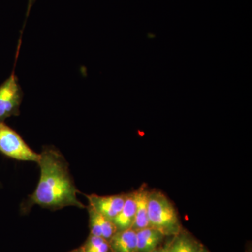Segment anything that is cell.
Listing matches in <instances>:
<instances>
[{
	"mask_svg": "<svg viewBox=\"0 0 252 252\" xmlns=\"http://www.w3.org/2000/svg\"><path fill=\"white\" fill-rule=\"evenodd\" d=\"M40 177L34 191L21 206L23 214L28 213L34 205L57 210L74 206L85 208L77 198L79 190L74 185L65 158L59 151L45 147L38 162Z\"/></svg>",
	"mask_w": 252,
	"mask_h": 252,
	"instance_id": "1",
	"label": "cell"
},
{
	"mask_svg": "<svg viewBox=\"0 0 252 252\" xmlns=\"http://www.w3.org/2000/svg\"><path fill=\"white\" fill-rule=\"evenodd\" d=\"M148 217L149 226L165 236H174L182 229L177 209L161 190H149Z\"/></svg>",
	"mask_w": 252,
	"mask_h": 252,
	"instance_id": "2",
	"label": "cell"
},
{
	"mask_svg": "<svg viewBox=\"0 0 252 252\" xmlns=\"http://www.w3.org/2000/svg\"><path fill=\"white\" fill-rule=\"evenodd\" d=\"M0 153L21 161L38 163L40 159V154L33 151L21 135L4 122H0Z\"/></svg>",
	"mask_w": 252,
	"mask_h": 252,
	"instance_id": "3",
	"label": "cell"
},
{
	"mask_svg": "<svg viewBox=\"0 0 252 252\" xmlns=\"http://www.w3.org/2000/svg\"><path fill=\"white\" fill-rule=\"evenodd\" d=\"M23 97L22 89L14 72L0 85V122L20 114Z\"/></svg>",
	"mask_w": 252,
	"mask_h": 252,
	"instance_id": "4",
	"label": "cell"
},
{
	"mask_svg": "<svg viewBox=\"0 0 252 252\" xmlns=\"http://www.w3.org/2000/svg\"><path fill=\"white\" fill-rule=\"evenodd\" d=\"M89 205L100 215L108 219L114 220L122 210L125 202L126 193L112 195H98L96 194L86 195Z\"/></svg>",
	"mask_w": 252,
	"mask_h": 252,
	"instance_id": "5",
	"label": "cell"
},
{
	"mask_svg": "<svg viewBox=\"0 0 252 252\" xmlns=\"http://www.w3.org/2000/svg\"><path fill=\"white\" fill-rule=\"evenodd\" d=\"M89 215V228L90 234L102 237L109 240L117 231L112 220L102 216L91 205L86 207Z\"/></svg>",
	"mask_w": 252,
	"mask_h": 252,
	"instance_id": "6",
	"label": "cell"
},
{
	"mask_svg": "<svg viewBox=\"0 0 252 252\" xmlns=\"http://www.w3.org/2000/svg\"><path fill=\"white\" fill-rule=\"evenodd\" d=\"M149 189L142 185L135 190L136 198L135 218L131 229L137 231L149 227L148 217Z\"/></svg>",
	"mask_w": 252,
	"mask_h": 252,
	"instance_id": "7",
	"label": "cell"
},
{
	"mask_svg": "<svg viewBox=\"0 0 252 252\" xmlns=\"http://www.w3.org/2000/svg\"><path fill=\"white\" fill-rule=\"evenodd\" d=\"M136 212L135 191L126 193L125 202L121 211L113 220L117 231L130 229L134 223Z\"/></svg>",
	"mask_w": 252,
	"mask_h": 252,
	"instance_id": "8",
	"label": "cell"
},
{
	"mask_svg": "<svg viewBox=\"0 0 252 252\" xmlns=\"http://www.w3.org/2000/svg\"><path fill=\"white\" fill-rule=\"evenodd\" d=\"M108 242L111 252H137V233L131 228L116 232Z\"/></svg>",
	"mask_w": 252,
	"mask_h": 252,
	"instance_id": "9",
	"label": "cell"
},
{
	"mask_svg": "<svg viewBox=\"0 0 252 252\" xmlns=\"http://www.w3.org/2000/svg\"><path fill=\"white\" fill-rule=\"evenodd\" d=\"M137 252H152L160 246L165 235L158 230L147 227L136 231Z\"/></svg>",
	"mask_w": 252,
	"mask_h": 252,
	"instance_id": "10",
	"label": "cell"
},
{
	"mask_svg": "<svg viewBox=\"0 0 252 252\" xmlns=\"http://www.w3.org/2000/svg\"><path fill=\"white\" fill-rule=\"evenodd\" d=\"M168 244V252H198L203 248L198 240L187 230L182 229Z\"/></svg>",
	"mask_w": 252,
	"mask_h": 252,
	"instance_id": "11",
	"label": "cell"
},
{
	"mask_svg": "<svg viewBox=\"0 0 252 252\" xmlns=\"http://www.w3.org/2000/svg\"><path fill=\"white\" fill-rule=\"evenodd\" d=\"M81 248L84 252H111L108 240L91 234Z\"/></svg>",
	"mask_w": 252,
	"mask_h": 252,
	"instance_id": "12",
	"label": "cell"
},
{
	"mask_svg": "<svg viewBox=\"0 0 252 252\" xmlns=\"http://www.w3.org/2000/svg\"><path fill=\"white\" fill-rule=\"evenodd\" d=\"M152 252H168V244L165 245V246H159Z\"/></svg>",
	"mask_w": 252,
	"mask_h": 252,
	"instance_id": "13",
	"label": "cell"
},
{
	"mask_svg": "<svg viewBox=\"0 0 252 252\" xmlns=\"http://www.w3.org/2000/svg\"><path fill=\"white\" fill-rule=\"evenodd\" d=\"M36 0H28V9H27V14H26V18L28 17L29 16L30 12H31V10L32 6L33 4H34V1Z\"/></svg>",
	"mask_w": 252,
	"mask_h": 252,
	"instance_id": "14",
	"label": "cell"
},
{
	"mask_svg": "<svg viewBox=\"0 0 252 252\" xmlns=\"http://www.w3.org/2000/svg\"><path fill=\"white\" fill-rule=\"evenodd\" d=\"M69 252H84V250H82V248H79L77 249H74V250H72V251H70Z\"/></svg>",
	"mask_w": 252,
	"mask_h": 252,
	"instance_id": "15",
	"label": "cell"
},
{
	"mask_svg": "<svg viewBox=\"0 0 252 252\" xmlns=\"http://www.w3.org/2000/svg\"><path fill=\"white\" fill-rule=\"evenodd\" d=\"M198 252H209V250H207V248H205V247H203V248H201V250H200Z\"/></svg>",
	"mask_w": 252,
	"mask_h": 252,
	"instance_id": "16",
	"label": "cell"
}]
</instances>
